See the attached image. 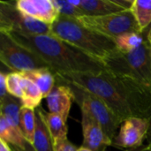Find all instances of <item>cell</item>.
<instances>
[{
    "label": "cell",
    "instance_id": "obj_20",
    "mask_svg": "<svg viewBox=\"0 0 151 151\" xmlns=\"http://www.w3.org/2000/svg\"><path fill=\"white\" fill-rule=\"evenodd\" d=\"M131 12L145 35L151 26V0H134Z\"/></svg>",
    "mask_w": 151,
    "mask_h": 151
},
{
    "label": "cell",
    "instance_id": "obj_14",
    "mask_svg": "<svg viewBox=\"0 0 151 151\" xmlns=\"http://www.w3.org/2000/svg\"><path fill=\"white\" fill-rule=\"evenodd\" d=\"M78 7L85 16H104L125 11L113 0H80Z\"/></svg>",
    "mask_w": 151,
    "mask_h": 151
},
{
    "label": "cell",
    "instance_id": "obj_23",
    "mask_svg": "<svg viewBox=\"0 0 151 151\" xmlns=\"http://www.w3.org/2000/svg\"><path fill=\"white\" fill-rule=\"evenodd\" d=\"M53 4L60 15L78 19L80 17L84 16L80 8L73 5L69 0H53Z\"/></svg>",
    "mask_w": 151,
    "mask_h": 151
},
{
    "label": "cell",
    "instance_id": "obj_29",
    "mask_svg": "<svg viewBox=\"0 0 151 151\" xmlns=\"http://www.w3.org/2000/svg\"><path fill=\"white\" fill-rule=\"evenodd\" d=\"M146 39H147V41L150 42V44L151 45V28L148 31V33L146 34Z\"/></svg>",
    "mask_w": 151,
    "mask_h": 151
},
{
    "label": "cell",
    "instance_id": "obj_15",
    "mask_svg": "<svg viewBox=\"0 0 151 151\" xmlns=\"http://www.w3.org/2000/svg\"><path fill=\"white\" fill-rule=\"evenodd\" d=\"M23 76L32 81L41 90L43 98H46L56 86V78L50 68H40L21 73Z\"/></svg>",
    "mask_w": 151,
    "mask_h": 151
},
{
    "label": "cell",
    "instance_id": "obj_16",
    "mask_svg": "<svg viewBox=\"0 0 151 151\" xmlns=\"http://www.w3.org/2000/svg\"><path fill=\"white\" fill-rule=\"evenodd\" d=\"M36 127L34 138L33 148L35 151H54V143L50 131L42 119L41 108L35 110Z\"/></svg>",
    "mask_w": 151,
    "mask_h": 151
},
{
    "label": "cell",
    "instance_id": "obj_8",
    "mask_svg": "<svg viewBox=\"0 0 151 151\" xmlns=\"http://www.w3.org/2000/svg\"><path fill=\"white\" fill-rule=\"evenodd\" d=\"M0 60L13 73L49 68L35 54L17 43L8 34L0 32Z\"/></svg>",
    "mask_w": 151,
    "mask_h": 151
},
{
    "label": "cell",
    "instance_id": "obj_18",
    "mask_svg": "<svg viewBox=\"0 0 151 151\" xmlns=\"http://www.w3.org/2000/svg\"><path fill=\"white\" fill-rule=\"evenodd\" d=\"M22 107L21 100L9 94L0 99V115L13 127L20 129V110Z\"/></svg>",
    "mask_w": 151,
    "mask_h": 151
},
{
    "label": "cell",
    "instance_id": "obj_6",
    "mask_svg": "<svg viewBox=\"0 0 151 151\" xmlns=\"http://www.w3.org/2000/svg\"><path fill=\"white\" fill-rule=\"evenodd\" d=\"M0 32L23 36L50 34V25L38 21L22 13L15 2L0 1Z\"/></svg>",
    "mask_w": 151,
    "mask_h": 151
},
{
    "label": "cell",
    "instance_id": "obj_26",
    "mask_svg": "<svg viewBox=\"0 0 151 151\" xmlns=\"http://www.w3.org/2000/svg\"><path fill=\"white\" fill-rule=\"evenodd\" d=\"M8 95L6 89V73H0V99L4 98Z\"/></svg>",
    "mask_w": 151,
    "mask_h": 151
},
{
    "label": "cell",
    "instance_id": "obj_9",
    "mask_svg": "<svg viewBox=\"0 0 151 151\" xmlns=\"http://www.w3.org/2000/svg\"><path fill=\"white\" fill-rule=\"evenodd\" d=\"M149 131V120L138 117H130L120 126L118 135L112 141V146L118 149L132 150L141 148Z\"/></svg>",
    "mask_w": 151,
    "mask_h": 151
},
{
    "label": "cell",
    "instance_id": "obj_30",
    "mask_svg": "<svg viewBox=\"0 0 151 151\" xmlns=\"http://www.w3.org/2000/svg\"><path fill=\"white\" fill-rule=\"evenodd\" d=\"M145 146V145H144ZM144 146L141 147V148H137V149H132V150H127L124 151H143V149H144Z\"/></svg>",
    "mask_w": 151,
    "mask_h": 151
},
{
    "label": "cell",
    "instance_id": "obj_32",
    "mask_svg": "<svg viewBox=\"0 0 151 151\" xmlns=\"http://www.w3.org/2000/svg\"><path fill=\"white\" fill-rule=\"evenodd\" d=\"M79 151H92V150H90L89 149H88V148H86V147L81 146V147H79Z\"/></svg>",
    "mask_w": 151,
    "mask_h": 151
},
{
    "label": "cell",
    "instance_id": "obj_24",
    "mask_svg": "<svg viewBox=\"0 0 151 151\" xmlns=\"http://www.w3.org/2000/svg\"><path fill=\"white\" fill-rule=\"evenodd\" d=\"M20 73L11 72L6 73V89L7 93L19 99H22V88L20 85Z\"/></svg>",
    "mask_w": 151,
    "mask_h": 151
},
{
    "label": "cell",
    "instance_id": "obj_10",
    "mask_svg": "<svg viewBox=\"0 0 151 151\" xmlns=\"http://www.w3.org/2000/svg\"><path fill=\"white\" fill-rule=\"evenodd\" d=\"M81 127L83 134V147L92 151H106L112 146V141L106 135L101 125L88 113L81 111Z\"/></svg>",
    "mask_w": 151,
    "mask_h": 151
},
{
    "label": "cell",
    "instance_id": "obj_19",
    "mask_svg": "<svg viewBox=\"0 0 151 151\" xmlns=\"http://www.w3.org/2000/svg\"><path fill=\"white\" fill-rule=\"evenodd\" d=\"M20 85L22 88V106L36 110L40 107V104L43 96L39 88L29 79L26 78L20 73Z\"/></svg>",
    "mask_w": 151,
    "mask_h": 151
},
{
    "label": "cell",
    "instance_id": "obj_12",
    "mask_svg": "<svg viewBox=\"0 0 151 151\" xmlns=\"http://www.w3.org/2000/svg\"><path fill=\"white\" fill-rule=\"evenodd\" d=\"M49 112L58 114L66 122L74 102V96L71 88L61 83H57L50 95L46 97Z\"/></svg>",
    "mask_w": 151,
    "mask_h": 151
},
{
    "label": "cell",
    "instance_id": "obj_27",
    "mask_svg": "<svg viewBox=\"0 0 151 151\" xmlns=\"http://www.w3.org/2000/svg\"><path fill=\"white\" fill-rule=\"evenodd\" d=\"M0 151H12L9 144L2 139H0Z\"/></svg>",
    "mask_w": 151,
    "mask_h": 151
},
{
    "label": "cell",
    "instance_id": "obj_22",
    "mask_svg": "<svg viewBox=\"0 0 151 151\" xmlns=\"http://www.w3.org/2000/svg\"><path fill=\"white\" fill-rule=\"evenodd\" d=\"M36 127L35 110L22 106L20 110V129L26 140L33 146Z\"/></svg>",
    "mask_w": 151,
    "mask_h": 151
},
{
    "label": "cell",
    "instance_id": "obj_4",
    "mask_svg": "<svg viewBox=\"0 0 151 151\" xmlns=\"http://www.w3.org/2000/svg\"><path fill=\"white\" fill-rule=\"evenodd\" d=\"M102 64L114 75L131 79L151 88V45L147 40L132 52L115 50Z\"/></svg>",
    "mask_w": 151,
    "mask_h": 151
},
{
    "label": "cell",
    "instance_id": "obj_1",
    "mask_svg": "<svg viewBox=\"0 0 151 151\" xmlns=\"http://www.w3.org/2000/svg\"><path fill=\"white\" fill-rule=\"evenodd\" d=\"M8 35L17 43L39 57L54 74H100L106 70L101 62L93 59L51 34L35 36Z\"/></svg>",
    "mask_w": 151,
    "mask_h": 151
},
{
    "label": "cell",
    "instance_id": "obj_21",
    "mask_svg": "<svg viewBox=\"0 0 151 151\" xmlns=\"http://www.w3.org/2000/svg\"><path fill=\"white\" fill-rule=\"evenodd\" d=\"M146 36L141 32H131L119 35L115 39L117 50L129 53L140 48L146 41Z\"/></svg>",
    "mask_w": 151,
    "mask_h": 151
},
{
    "label": "cell",
    "instance_id": "obj_3",
    "mask_svg": "<svg viewBox=\"0 0 151 151\" xmlns=\"http://www.w3.org/2000/svg\"><path fill=\"white\" fill-rule=\"evenodd\" d=\"M54 75L56 81L78 85L102 99L121 122L130 117H134L117 78L107 70L100 74L55 73Z\"/></svg>",
    "mask_w": 151,
    "mask_h": 151
},
{
    "label": "cell",
    "instance_id": "obj_13",
    "mask_svg": "<svg viewBox=\"0 0 151 151\" xmlns=\"http://www.w3.org/2000/svg\"><path fill=\"white\" fill-rule=\"evenodd\" d=\"M0 139L16 148L17 151H35L33 146L26 140L21 129L11 125L0 115Z\"/></svg>",
    "mask_w": 151,
    "mask_h": 151
},
{
    "label": "cell",
    "instance_id": "obj_31",
    "mask_svg": "<svg viewBox=\"0 0 151 151\" xmlns=\"http://www.w3.org/2000/svg\"><path fill=\"white\" fill-rule=\"evenodd\" d=\"M143 151H151V143L150 144H147L144 146Z\"/></svg>",
    "mask_w": 151,
    "mask_h": 151
},
{
    "label": "cell",
    "instance_id": "obj_11",
    "mask_svg": "<svg viewBox=\"0 0 151 151\" xmlns=\"http://www.w3.org/2000/svg\"><path fill=\"white\" fill-rule=\"evenodd\" d=\"M15 5L27 16L50 26L60 15L53 0H17Z\"/></svg>",
    "mask_w": 151,
    "mask_h": 151
},
{
    "label": "cell",
    "instance_id": "obj_5",
    "mask_svg": "<svg viewBox=\"0 0 151 151\" xmlns=\"http://www.w3.org/2000/svg\"><path fill=\"white\" fill-rule=\"evenodd\" d=\"M56 81L57 83L65 84L71 88L74 96V102L78 104L81 111H86L97 121L103 127L106 135L113 141L116 137V132L122 122L108 105L102 99L78 85L62 81Z\"/></svg>",
    "mask_w": 151,
    "mask_h": 151
},
{
    "label": "cell",
    "instance_id": "obj_7",
    "mask_svg": "<svg viewBox=\"0 0 151 151\" xmlns=\"http://www.w3.org/2000/svg\"><path fill=\"white\" fill-rule=\"evenodd\" d=\"M78 20L87 28L113 40L127 33H142L131 10L104 16L84 15Z\"/></svg>",
    "mask_w": 151,
    "mask_h": 151
},
{
    "label": "cell",
    "instance_id": "obj_17",
    "mask_svg": "<svg viewBox=\"0 0 151 151\" xmlns=\"http://www.w3.org/2000/svg\"><path fill=\"white\" fill-rule=\"evenodd\" d=\"M41 112H42V119L50 131L54 145L67 139L68 127L66 122L62 119V117L51 112H46L42 108H41Z\"/></svg>",
    "mask_w": 151,
    "mask_h": 151
},
{
    "label": "cell",
    "instance_id": "obj_2",
    "mask_svg": "<svg viewBox=\"0 0 151 151\" xmlns=\"http://www.w3.org/2000/svg\"><path fill=\"white\" fill-rule=\"evenodd\" d=\"M50 34L101 63L117 50L115 40L87 28L78 19L63 15L50 26Z\"/></svg>",
    "mask_w": 151,
    "mask_h": 151
},
{
    "label": "cell",
    "instance_id": "obj_33",
    "mask_svg": "<svg viewBox=\"0 0 151 151\" xmlns=\"http://www.w3.org/2000/svg\"><path fill=\"white\" fill-rule=\"evenodd\" d=\"M150 28H151V26H150V28H149V30H150ZM149 30H148V31H149ZM148 31H147V33H148ZM147 33H146V34H147ZM145 36H146V35H145Z\"/></svg>",
    "mask_w": 151,
    "mask_h": 151
},
{
    "label": "cell",
    "instance_id": "obj_25",
    "mask_svg": "<svg viewBox=\"0 0 151 151\" xmlns=\"http://www.w3.org/2000/svg\"><path fill=\"white\" fill-rule=\"evenodd\" d=\"M54 151H79V148L72 143L68 139H65L54 145Z\"/></svg>",
    "mask_w": 151,
    "mask_h": 151
},
{
    "label": "cell",
    "instance_id": "obj_28",
    "mask_svg": "<svg viewBox=\"0 0 151 151\" xmlns=\"http://www.w3.org/2000/svg\"><path fill=\"white\" fill-rule=\"evenodd\" d=\"M146 141L148 142V144L151 143V118L149 119V131H148V134L146 137Z\"/></svg>",
    "mask_w": 151,
    "mask_h": 151
}]
</instances>
